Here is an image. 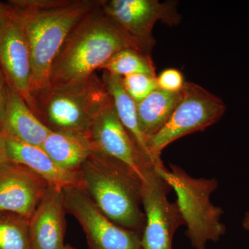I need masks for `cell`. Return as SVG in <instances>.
I'll list each match as a JSON object with an SVG mask.
<instances>
[{"label":"cell","mask_w":249,"mask_h":249,"mask_svg":"<svg viewBox=\"0 0 249 249\" xmlns=\"http://www.w3.org/2000/svg\"><path fill=\"white\" fill-rule=\"evenodd\" d=\"M88 136L94 151L102 152L125 163L142 181L147 173L156 168L139 151L121 124L113 100L93 121Z\"/></svg>","instance_id":"11"},{"label":"cell","mask_w":249,"mask_h":249,"mask_svg":"<svg viewBox=\"0 0 249 249\" xmlns=\"http://www.w3.org/2000/svg\"><path fill=\"white\" fill-rule=\"evenodd\" d=\"M4 137L8 160L25 165L45 178L52 186L63 190L82 188L79 171L63 169L40 146L18 142L9 136L4 135Z\"/></svg>","instance_id":"14"},{"label":"cell","mask_w":249,"mask_h":249,"mask_svg":"<svg viewBox=\"0 0 249 249\" xmlns=\"http://www.w3.org/2000/svg\"><path fill=\"white\" fill-rule=\"evenodd\" d=\"M6 151V142L4 134L0 132V165L8 161Z\"/></svg>","instance_id":"25"},{"label":"cell","mask_w":249,"mask_h":249,"mask_svg":"<svg viewBox=\"0 0 249 249\" xmlns=\"http://www.w3.org/2000/svg\"><path fill=\"white\" fill-rule=\"evenodd\" d=\"M170 170L157 169L177 195L184 219L186 235L194 249H206L209 242H217L227 231L220 222L222 208L215 206L211 196L219 186L215 178H195L181 167L170 164Z\"/></svg>","instance_id":"5"},{"label":"cell","mask_w":249,"mask_h":249,"mask_svg":"<svg viewBox=\"0 0 249 249\" xmlns=\"http://www.w3.org/2000/svg\"><path fill=\"white\" fill-rule=\"evenodd\" d=\"M101 78L112 98L116 113L121 124L124 126L129 137L142 155L149 161L151 162L156 168L160 169V167L156 163L149 151L146 137L141 130L137 115V103L126 92L123 86L121 78L103 71Z\"/></svg>","instance_id":"17"},{"label":"cell","mask_w":249,"mask_h":249,"mask_svg":"<svg viewBox=\"0 0 249 249\" xmlns=\"http://www.w3.org/2000/svg\"><path fill=\"white\" fill-rule=\"evenodd\" d=\"M101 70L120 78L134 73L157 76L151 56L131 47L121 49L114 54Z\"/></svg>","instance_id":"19"},{"label":"cell","mask_w":249,"mask_h":249,"mask_svg":"<svg viewBox=\"0 0 249 249\" xmlns=\"http://www.w3.org/2000/svg\"><path fill=\"white\" fill-rule=\"evenodd\" d=\"M129 47L133 48L106 18L100 4L67 37L52 65L51 85L86 79L101 70L114 54Z\"/></svg>","instance_id":"3"},{"label":"cell","mask_w":249,"mask_h":249,"mask_svg":"<svg viewBox=\"0 0 249 249\" xmlns=\"http://www.w3.org/2000/svg\"><path fill=\"white\" fill-rule=\"evenodd\" d=\"M41 147L63 169L78 172L94 151L87 134L53 132Z\"/></svg>","instance_id":"16"},{"label":"cell","mask_w":249,"mask_h":249,"mask_svg":"<svg viewBox=\"0 0 249 249\" xmlns=\"http://www.w3.org/2000/svg\"><path fill=\"white\" fill-rule=\"evenodd\" d=\"M182 98L169 120L147 139L149 151L160 168H165L160 155L170 143L188 134L201 132L217 123L227 107L220 98L196 83H185Z\"/></svg>","instance_id":"6"},{"label":"cell","mask_w":249,"mask_h":249,"mask_svg":"<svg viewBox=\"0 0 249 249\" xmlns=\"http://www.w3.org/2000/svg\"><path fill=\"white\" fill-rule=\"evenodd\" d=\"M37 117L53 132L88 134L96 118L112 101L102 78L51 85L35 97Z\"/></svg>","instance_id":"4"},{"label":"cell","mask_w":249,"mask_h":249,"mask_svg":"<svg viewBox=\"0 0 249 249\" xmlns=\"http://www.w3.org/2000/svg\"><path fill=\"white\" fill-rule=\"evenodd\" d=\"M181 98V91L168 92L158 88L137 103L139 125L147 140L157 134L169 120Z\"/></svg>","instance_id":"18"},{"label":"cell","mask_w":249,"mask_h":249,"mask_svg":"<svg viewBox=\"0 0 249 249\" xmlns=\"http://www.w3.org/2000/svg\"><path fill=\"white\" fill-rule=\"evenodd\" d=\"M64 204L83 228L89 249H144L140 234L111 221L83 188L64 190Z\"/></svg>","instance_id":"9"},{"label":"cell","mask_w":249,"mask_h":249,"mask_svg":"<svg viewBox=\"0 0 249 249\" xmlns=\"http://www.w3.org/2000/svg\"><path fill=\"white\" fill-rule=\"evenodd\" d=\"M9 89V101L1 133L18 142L41 147L52 131L33 112L16 91L10 87Z\"/></svg>","instance_id":"15"},{"label":"cell","mask_w":249,"mask_h":249,"mask_svg":"<svg viewBox=\"0 0 249 249\" xmlns=\"http://www.w3.org/2000/svg\"><path fill=\"white\" fill-rule=\"evenodd\" d=\"M176 1L157 0H101L103 14L132 47L151 56L155 39L152 34L157 22L178 25L181 16Z\"/></svg>","instance_id":"7"},{"label":"cell","mask_w":249,"mask_h":249,"mask_svg":"<svg viewBox=\"0 0 249 249\" xmlns=\"http://www.w3.org/2000/svg\"><path fill=\"white\" fill-rule=\"evenodd\" d=\"M14 9L9 2L4 3L0 1V24L7 21L12 17Z\"/></svg>","instance_id":"24"},{"label":"cell","mask_w":249,"mask_h":249,"mask_svg":"<svg viewBox=\"0 0 249 249\" xmlns=\"http://www.w3.org/2000/svg\"><path fill=\"white\" fill-rule=\"evenodd\" d=\"M121 80L126 92L137 104L159 88L157 76L145 73L129 75Z\"/></svg>","instance_id":"21"},{"label":"cell","mask_w":249,"mask_h":249,"mask_svg":"<svg viewBox=\"0 0 249 249\" xmlns=\"http://www.w3.org/2000/svg\"><path fill=\"white\" fill-rule=\"evenodd\" d=\"M101 0H11L30 52L31 92L51 87L52 65L62 45L76 27Z\"/></svg>","instance_id":"1"},{"label":"cell","mask_w":249,"mask_h":249,"mask_svg":"<svg viewBox=\"0 0 249 249\" xmlns=\"http://www.w3.org/2000/svg\"><path fill=\"white\" fill-rule=\"evenodd\" d=\"M64 190L49 185L45 196L29 219L32 249H62L65 247Z\"/></svg>","instance_id":"13"},{"label":"cell","mask_w":249,"mask_h":249,"mask_svg":"<svg viewBox=\"0 0 249 249\" xmlns=\"http://www.w3.org/2000/svg\"><path fill=\"white\" fill-rule=\"evenodd\" d=\"M157 84L160 89L168 92H179L185 83L181 72L176 69H167L157 76Z\"/></svg>","instance_id":"22"},{"label":"cell","mask_w":249,"mask_h":249,"mask_svg":"<svg viewBox=\"0 0 249 249\" xmlns=\"http://www.w3.org/2000/svg\"><path fill=\"white\" fill-rule=\"evenodd\" d=\"M242 227L245 230L249 232V211L245 213L244 216L243 220H242Z\"/></svg>","instance_id":"26"},{"label":"cell","mask_w":249,"mask_h":249,"mask_svg":"<svg viewBox=\"0 0 249 249\" xmlns=\"http://www.w3.org/2000/svg\"><path fill=\"white\" fill-rule=\"evenodd\" d=\"M9 96V86L0 70V132H1L2 130L5 115H6Z\"/></svg>","instance_id":"23"},{"label":"cell","mask_w":249,"mask_h":249,"mask_svg":"<svg viewBox=\"0 0 249 249\" xmlns=\"http://www.w3.org/2000/svg\"><path fill=\"white\" fill-rule=\"evenodd\" d=\"M49 183L30 168L16 162L0 165V212L16 213L30 219Z\"/></svg>","instance_id":"12"},{"label":"cell","mask_w":249,"mask_h":249,"mask_svg":"<svg viewBox=\"0 0 249 249\" xmlns=\"http://www.w3.org/2000/svg\"><path fill=\"white\" fill-rule=\"evenodd\" d=\"M0 249H32L29 219L16 213L0 212Z\"/></svg>","instance_id":"20"},{"label":"cell","mask_w":249,"mask_h":249,"mask_svg":"<svg viewBox=\"0 0 249 249\" xmlns=\"http://www.w3.org/2000/svg\"><path fill=\"white\" fill-rule=\"evenodd\" d=\"M62 249H78L75 248V247H72L71 245H65V247H63Z\"/></svg>","instance_id":"27"},{"label":"cell","mask_w":249,"mask_h":249,"mask_svg":"<svg viewBox=\"0 0 249 249\" xmlns=\"http://www.w3.org/2000/svg\"><path fill=\"white\" fill-rule=\"evenodd\" d=\"M171 190L156 168L145 175L142 191L145 216L142 237L144 249H173L175 232L185 225L178 203L168 200V195Z\"/></svg>","instance_id":"8"},{"label":"cell","mask_w":249,"mask_h":249,"mask_svg":"<svg viewBox=\"0 0 249 249\" xmlns=\"http://www.w3.org/2000/svg\"><path fill=\"white\" fill-rule=\"evenodd\" d=\"M82 188L106 217L142 235V181L130 167L114 157L93 151L80 168Z\"/></svg>","instance_id":"2"},{"label":"cell","mask_w":249,"mask_h":249,"mask_svg":"<svg viewBox=\"0 0 249 249\" xmlns=\"http://www.w3.org/2000/svg\"><path fill=\"white\" fill-rule=\"evenodd\" d=\"M0 70L9 87L37 116L36 100L31 92L30 52L14 10L12 17L0 24Z\"/></svg>","instance_id":"10"}]
</instances>
